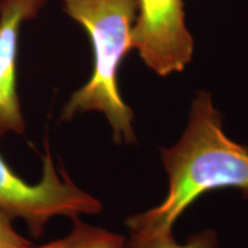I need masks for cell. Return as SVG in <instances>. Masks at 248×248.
<instances>
[{"instance_id":"cell-3","label":"cell","mask_w":248,"mask_h":248,"mask_svg":"<svg viewBox=\"0 0 248 248\" xmlns=\"http://www.w3.org/2000/svg\"><path fill=\"white\" fill-rule=\"evenodd\" d=\"M45 148L43 178L35 185L17 176L0 155V212L12 218H22L33 238L43 234L52 217L73 219L80 214L95 215L102 210L100 201L74 184L63 169L59 175L47 141Z\"/></svg>"},{"instance_id":"cell-7","label":"cell","mask_w":248,"mask_h":248,"mask_svg":"<svg viewBox=\"0 0 248 248\" xmlns=\"http://www.w3.org/2000/svg\"><path fill=\"white\" fill-rule=\"evenodd\" d=\"M73 230L67 237L51 241L43 246L26 248H122L125 237L106 229L97 228L82 222L79 217L73 218Z\"/></svg>"},{"instance_id":"cell-1","label":"cell","mask_w":248,"mask_h":248,"mask_svg":"<svg viewBox=\"0 0 248 248\" xmlns=\"http://www.w3.org/2000/svg\"><path fill=\"white\" fill-rule=\"evenodd\" d=\"M160 153L168 173V193L159 206L126 218L130 232L172 229L198 198L213 190L235 188L248 199V146L225 135L222 114L208 92L198 93L183 136Z\"/></svg>"},{"instance_id":"cell-2","label":"cell","mask_w":248,"mask_h":248,"mask_svg":"<svg viewBox=\"0 0 248 248\" xmlns=\"http://www.w3.org/2000/svg\"><path fill=\"white\" fill-rule=\"evenodd\" d=\"M63 11L83 27L93 52L91 77L71 94L61 120L70 122L89 111L102 113L117 144L136 142L133 111L123 100L117 74L131 48V30L138 11L137 0H61Z\"/></svg>"},{"instance_id":"cell-6","label":"cell","mask_w":248,"mask_h":248,"mask_svg":"<svg viewBox=\"0 0 248 248\" xmlns=\"http://www.w3.org/2000/svg\"><path fill=\"white\" fill-rule=\"evenodd\" d=\"M122 248H218V238L214 230H203L191 234L181 244L173 237L172 229L130 232Z\"/></svg>"},{"instance_id":"cell-5","label":"cell","mask_w":248,"mask_h":248,"mask_svg":"<svg viewBox=\"0 0 248 248\" xmlns=\"http://www.w3.org/2000/svg\"><path fill=\"white\" fill-rule=\"evenodd\" d=\"M47 0H0V136L26 129L17 94L21 26L38 15Z\"/></svg>"},{"instance_id":"cell-4","label":"cell","mask_w":248,"mask_h":248,"mask_svg":"<svg viewBox=\"0 0 248 248\" xmlns=\"http://www.w3.org/2000/svg\"><path fill=\"white\" fill-rule=\"evenodd\" d=\"M131 48L159 76L181 73L193 57L194 42L185 23L183 0H137Z\"/></svg>"},{"instance_id":"cell-8","label":"cell","mask_w":248,"mask_h":248,"mask_svg":"<svg viewBox=\"0 0 248 248\" xmlns=\"http://www.w3.org/2000/svg\"><path fill=\"white\" fill-rule=\"evenodd\" d=\"M12 219L0 212V248H26L31 244L14 230Z\"/></svg>"}]
</instances>
